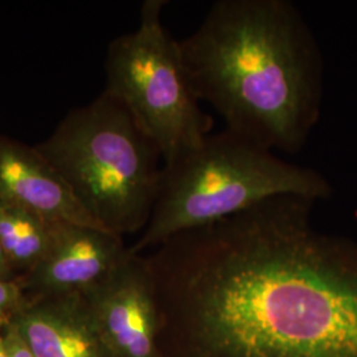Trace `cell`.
<instances>
[{
  "instance_id": "1",
  "label": "cell",
  "mask_w": 357,
  "mask_h": 357,
  "mask_svg": "<svg viewBox=\"0 0 357 357\" xmlns=\"http://www.w3.org/2000/svg\"><path fill=\"white\" fill-rule=\"evenodd\" d=\"M315 204L277 196L147 259L197 357H357V243L317 229Z\"/></svg>"
},
{
  "instance_id": "12",
  "label": "cell",
  "mask_w": 357,
  "mask_h": 357,
  "mask_svg": "<svg viewBox=\"0 0 357 357\" xmlns=\"http://www.w3.org/2000/svg\"><path fill=\"white\" fill-rule=\"evenodd\" d=\"M3 332H4V337H6V343H7V348H8V352H10V357H35L32 355V352L28 349V347L23 342V339L20 337V335L10 324V321L6 323Z\"/></svg>"
},
{
  "instance_id": "6",
  "label": "cell",
  "mask_w": 357,
  "mask_h": 357,
  "mask_svg": "<svg viewBox=\"0 0 357 357\" xmlns=\"http://www.w3.org/2000/svg\"><path fill=\"white\" fill-rule=\"evenodd\" d=\"M82 295L107 356L163 357L158 343L160 312L147 259L130 252L105 281Z\"/></svg>"
},
{
  "instance_id": "14",
  "label": "cell",
  "mask_w": 357,
  "mask_h": 357,
  "mask_svg": "<svg viewBox=\"0 0 357 357\" xmlns=\"http://www.w3.org/2000/svg\"><path fill=\"white\" fill-rule=\"evenodd\" d=\"M4 326H6V323H0V357H10V352H8L6 337H4V332H3Z\"/></svg>"
},
{
  "instance_id": "4",
  "label": "cell",
  "mask_w": 357,
  "mask_h": 357,
  "mask_svg": "<svg viewBox=\"0 0 357 357\" xmlns=\"http://www.w3.org/2000/svg\"><path fill=\"white\" fill-rule=\"evenodd\" d=\"M35 149L102 228L122 237L146 229L163 158L119 101L102 93L72 110Z\"/></svg>"
},
{
  "instance_id": "5",
  "label": "cell",
  "mask_w": 357,
  "mask_h": 357,
  "mask_svg": "<svg viewBox=\"0 0 357 357\" xmlns=\"http://www.w3.org/2000/svg\"><path fill=\"white\" fill-rule=\"evenodd\" d=\"M166 4L144 1L138 28L110 43L103 91L128 109L163 165L199 146L213 125L192 86L178 40L163 26Z\"/></svg>"
},
{
  "instance_id": "3",
  "label": "cell",
  "mask_w": 357,
  "mask_h": 357,
  "mask_svg": "<svg viewBox=\"0 0 357 357\" xmlns=\"http://www.w3.org/2000/svg\"><path fill=\"white\" fill-rule=\"evenodd\" d=\"M284 195L318 203L331 197L332 187L317 169L290 163L228 128L211 132L199 146L163 165L153 215L130 252L139 255Z\"/></svg>"
},
{
  "instance_id": "9",
  "label": "cell",
  "mask_w": 357,
  "mask_h": 357,
  "mask_svg": "<svg viewBox=\"0 0 357 357\" xmlns=\"http://www.w3.org/2000/svg\"><path fill=\"white\" fill-rule=\"evenodd\" d=\"M10 324L35 357H109L82 294L26 298Z\"/></svg>"
},
{
  "instance_id": "11",
  "label": "cell",
  "mask_w": 357,
  "mask_h": 357,
  "mask_svg": "<svg viewBox=\"0 0 357 357\" xmlns=\"http://www.w3.org/2000/svg\"><path fill=\"white\" fill-rule=\"evenodd\" d=\"M26 301L22 282L0 278V323H7L11 319Z\"/></svg>"
},
{
  "instance_id": "8",
  "label": "cell",
  "mask_w": 357,
  "mask_h": 357,
  "mask_svg": "<svg viewBox=\"0 0 357 357\" xmlns=\"http://www.w3.org/2000/svg\"><path fill=\"white\" fill-rule=\"evenodd\" d=\"M0 203L24 209L50 224L105 229L90 216L64 180L35 147L1 135Z\"/></svg>"
},
{
  "instance_id": "2",
  "label": "cell",
  "mask_w": 357,
  "mask_h": 357,
  "mask_svg": "<svg viewBox=\"0 0 357 357\" xmlns=\"http://www.w3.org/2000/svg\"><path fill=\"white\" fill-rule=\"evenodd\" d=\"M178 44L225 128L274 153L302 150L319 121L323 57L293 1L218 0Z\"/></svg>"
},
{
  "instance_id": "10",
  "label": "cell",
  "mask_w": 357,
  "mask_h": 357,
  "mask_svg": "<svg viewBox=\"0 0 357 357\" xmlns=\"http://www.w3.org/2000/svg\"><path fill=\"white\" fill-rule=\"evenodd\" d=\"M52 224L0 203V245L17 280L36 268L51 243Z\"/></svg>"
},
{
  "instance_id": "13",
  "label": "cell",
  "mask_w": 357,
  "mask_h": 357,
  "mask_svg": "<svg viewBox=\"0 0 357 357\" xmlns=\"http://www.w3.org/2000/svg\"><path fill=\"white\" fill-rule=\"evenodd\" d=\"M0 278H4V280H17L16 275L13 274V268L8 264V259L3 252V248L0 245Z\"/></svg>"
},
{
  "instance_id": "7",
  "label": "cell",
  "mask_w": 357,
  "mask_h": 357,
  "mask_svg": "<svg viewBox=\"0 0 357 357\" xmlns=\"http://www.w3.org/2000/svg\"><path fill=\"white\" fill-rule=\"evenodd\" d=\"M128 253L122 236L110 230L52 224L47 253L19 281L28 299L86 293L105 281Z\"/></svg>"
}]
</instances>
